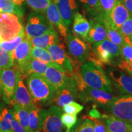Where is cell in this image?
<instances>
[{
    "label": "cell",
    "instance_id": "b9f144b4",
    "mask_svg": "<svg viewBox=\"0 0 132 132\" xmlns=\"http://www.w3.org/2000/svg\"><path fill=\"white\" fill-rule=\"evenodd\" d=\"M11 127H12V132H27V131L14 119L11 120Z\"/></svg>",
    "mask_w": 132,
    "mask_h": 132
},
{
    "label": "cell",
    "instance_id": "cb8c5ba5",
    "mask_svg": "<svg viewBox=\"0 0 132 132\" xmlns=\"http://www.w3.org/2000/svg\"><path fill=\"white\" fill-rule=\"evenodd\" d=\"M28 127L29 132H36L40 130V113L41 109L34 103L28 110Z\"/></svg>",
    "mask_w": 132,
    "mask_h": 132
},
{
    "label": "cell",
    "instance_id": "2e32d148",
    "mask_svg": "<svg viewBox=\"0 0 132 132\" xmlns=\"http://www.w3.org/2000/svg\"><path fill=\"white\" fill-rule=\"evenodd\" d=\"M45 14L47 19L56 28L60 35L65 39L69 33L68 27L64 23L55 3L53 1L50 3Z\"/></svg>",
    "mask_w": 132,
    "mask_h": 132
},
{
    "label": "cell",
    "instance_id": "5b68a950",
    "mask_svg": "<svg viewBox=\"0 0 132 132\" xmlns=\"http://www.w3.org/2000/svg\"><path fill=\"white\" fill-rule=\"evenodd\" d=\"M23 29L20 20L15 15L0 13V42L11 40Z\"/></svg>",
    "mask_w": 132,
    "mask_h": 132
},
{
    "label": "cell",
    "instance_id": "4fadbf2b",
    "mask_svg": "<svg viewBox=\"0 0 132 132\" xmlns=\"http://www.w3.org/2000/svg\"><path fill=\"white\" fill-rule=\"evenodd\" d=\"M110 80L120 93L125 95H132V77L117 69L108 70Z\"/></svg>",
    "mask_w": 132,
    "mask_h": 132
},
{
    "label": "cell",
    "instance_id": "8fae6325",
    "mask_svg": "<svg viewBox=\"0 0 132 132\" xmlns=\"http://www.w3.org/2000/svg\"><path fill=\"white\" fill-rule=\"evenodd\" d=\"M50 54L54 62L60 66L66 73H70L73 70V59L67 54L65 46L62 43L50 45L46 48Z\"/></svg>",
    "mask_w": 132,
    "mask_h": 132
},
{
    "label": "cell",
    "instance_id": "8992f818",
    "mask_svg": "<svg viewBox=\"0 0 132 132\" xmlns=\"http://www.w3.org/2000/svg\"><path fill=\"white\" fill-rule=\"evenodd\" d=\"M105 109L113 116L132 124V95L118 97Z\"/></svg>",
    "mask_w": 132,
    "mask_h": 132
},
{
    "label": "cell",
    "instance_id": "ba28073f",
    "mask_svg": "<svg viewBox=\"0 0 132 132\" xmlns=\"http://www.w3.org/2000/svg\"><path fill=\"white\" fill-rule=\"evenodd\" d=\"M65 39L72 59L81 64L85 63L92 52V48L72 33H68Z\"/></svg>",
    "mask_w": 132,
    "mask_h": 132
},
{
    "label": "cell",
    "instance_id": "5bb4252c",
    "mask_svg": "<svg viewBox=\"0 0 132 132\" xmlns=\"http://www.w3.org/2000/svg\"><path fill=\"white\" fill-rule=\"evenodd\" d=\"M129 16L130 15L127 10L122 3L118 0L110 12L108 19L102 23L105 27L119 29Z\"/></svg>",
    "mask_w": 132,
    "mask_h": 132
},
{
    "label": "cell",
    "instance_id": "f1b7e54d",
    "mask_svg": "<svg viewBox=\"0 0 132 132\" xmlns=\"http://www.w3.org/2000/svg\"><path fill=\"white\" fill-rule=\"evenodd\" d=\"M31 55L34 58L42 61L47 63L48 65L49 64L53 65V64H55V62H54L53 61L50 54L49 53L47 49L32 47L31 51Z\"/></svg>",
    "mask_w": 132,
    "mask_h": 132
},
{
    "label": "cell",
    "instance_id": "4dcf8cb0",
    "mask_svg": "<svg viewBox=\"0 0 132 132\" xmlns=\"http://www.w3.org/2000/svg\"><path fill=\"white\" fill-rule=\"evenodd\" d=\"M118 30L124 38L125 43L132 44V16H130Z\"/></svg>",
    "mask_w": 132,
    "mask_h": 132
},
{
    "label": "cell",
    "instance_id": "1f68e13d",
    "mask_svg": "<svg viewBox=\"0 0 132 132\" xmlns=\"http://www.w3.org/2000/svg\"><path fill=\"white\" fill-rule=\"evenodd\" d=\"M106 31L107 39L114 44L122 47L125 43V39L118 29H114L109 27H105Z\"/></svg>",
    "mask_w": 132,
    "mask_h": 132
},
{
    "label": "cell",
    "instance_id": "74e56055",
    "mask_svg": "<svg viewBox=\"0 0 132 132\" xmlns=\"http://www.w3.org/2000/svg\"><path fill=\"white\" fill-rule=\"evenodd\" d=\"M75 132H94V131L93 122L87 116L85 117V119L75 130Z\"/></svg>",
    "mask_w": 132,
    "mask_h": 132
},
{
    "label": "cell",
    "instance_id": "e0dca14e",
    "mask_svg": "<svg viewBox=\"0 0 132 132\" xmlns=\"http://www.w3.org/2000/svg\"><path fill=\"white\" fill-rule=\"evenodd\" d=\"M22 79L20 75L15 89L12 103H17L21 106L24 107V108L28 110L34 103L27 87L24 85Z\"/></svg>",
    "mask_w": 132,
    "mask_h": 132
},
{
    "label": "cell",
    "instance_id": "7c38bea8",
    "mask_svg": "<svg viewBox=\"0 0 132 132\" xmlns=\"http://www.w3.org/2000/svg\"><path fill=\"white\" fill-rule=\"evenodd\" d=\"M44 77L49 83L59 91L69 84V75L56 64H49Z\"/></svg>",
    "mask_w": 132,
    "mask_h": 132
},
{
    "label": "cell",
    "instance_id": "52a82bcc",
    "mask_svg": "<svg viewBox=\"0 0 132 132\" xmlns=\"http://www.w3.org/2000/svg\"><path fill=\"white\" fill-rule=\"evenodd\" d=\"M20 72L17 69L9 68L0 70L2 97L6 104H12L13 96Z\"/></svg>",
    "mask_w": 132,
    "mask_h": 132
},
{
    "label": "cell",
    "instance_id": "277c9868",
    "mask_svg": "<svg viewBox=\"0 0 132 132\" xmlns=\"http://www.w3.org/2000/svg\"><path fill=\"white\" fill-rule=\"evenodd\" d=\"M53 29H54V27L47 19V16L39 13L32 12L28 16L24 30L25 37L30 39Z\"/></svg>",
    "mask_w": 132,
    "mask_h": 132
},
{
    "label": "cell",
    "instance_id": "ee69618b",
    "mask_svg": "<svg viewBox=\"0 0 132 132\" xmlns=\"http://www.w3.org/2000/svg\"><path fill=\"white\" fill-rule=\"evenodd\" d=\"M87 117L92 119H100V114L96 108H93L89 111V116Z\"/></svg>",
    "mask_w": 132,
    "mask_h": 132
},
{
    "label": "cell",
    "instance_id": "ac0fdd59",
    "mask_svg": "<svg viewBox=\"0 0 132 132\" xmlns=\"http://www.w3.org/2000/svg\"><path fill=\"white\" fill-rule=\"evenodd\" d=\"M55 4L64 23L68 27L73 21L74 15L78 7L76 1L75 0H57Z\"/></svg>",
    "mask_w": 132,
    "mask_h": 132
},
{
    "label": "cell",
    "instance_id": "30bf717a",
    "mask_svg": "<svg viewBox=\"0 0 132 132\" xmlns=\"http://www.w3.org/2000/svg\"><path fill=\"white\" fill-rule=\"evenodd\" d=\"M32 47L30 40L25 37L15 48L11 52L14 62L16 64V68L19 70L22 78L27 64L31 57V51Z\"/></svg>",
    "mask_w": 132,
    "mask_h": 132
},
{
    "label": "cell",
    "instance_id": "603a6c76",
    "mask_svg": "<svg viewBox=\"0 0 132 132\" xmlns=\"http://www.w3.org/2000/svg\"><path fill=\"white\" fill-rule=\"evenodd\" d=\"M48 64L47 63L31 56L26 67L23 78H24V77H28V76L32 73L44 76Z\"/></svg>",
    "mask_w": 132,
    "mask_h": 132
},
{
    "label": "cell",
    "instance_id": "d6a6232c",
    "mask_svg": "<svg viewBox=\"0 0 132 132\" xmlns=\"http://www.w3.org/2000/svg\"><path fill=\"white\" fill-rule=\"evenodd\" d=\"M28 6L34 12L45 14L46 9L52 1L50 0H26Z\"/></svg>",
    "mask_w": 132,
    "mask_h": 132
},
{
    "label": "cell",
    "instance_id": "7bdbcfd3",
    "mask_svg": "<svg viewBox=\"0 0 132 132\" xmlns=\"http://www.w3.org/2000/svg\"><path fill=\"white\" fill-rule=\"evenodd\" d=\"M122 3L129 13L130 16H132V0H119Z\"/></svg>",
    "mask_w": 132,
    "mask_h": 132
},
{
    "label": "cell",
    "instance_id": "ab89813d",
    "mask_svg": "<svg viewBox=\"0 0 132 132\" xmlns=\"http://www.w3.org/2000/svg\"><path fill=\"white\" fill-rule=\"evenodd\" d=\"M120 69L124 70L132 77V60H125L122 59L117 64Z\"/></svg>",
    "mask_w": 132,
    "mask_h": 132
},
{
    "label": "cell",
    "instance_id": "484cf974",
    "mask_svg": "<svg viewBox=\"0 0 132 132\" xmlns=\"http://www.w3.org/2000/svg\"><path fill=\"white\" fill-rule=\"evenodd\" d=\"M13 119L12 109H0V132H12L11 123Z\"/></svg>",
    "mask_w": 132,
    "mask_h": 132
},
{
    "label": "cell",
    "instance_id": "7a4b0ae2",
    "mask_svg": "<svg viewBox=\"0 0 132 132\" xmlns=\"http://www.w3.org/2000/svg\"><path fill=\"white\" fill-rule=\"evenodd\" d=\"M80 73L87 86L113 92L111 81L100 66L92 62H87L81 67Z\"/></svg>",
    "mask_w": 132,
    "mask_h": 132
},
{
    "label": "cell",
    "instance_id": "d6986e66",
    "mask_svg": "<svg viewBox=\"0 0 132 132\" xmlns=\"http://www.w3.org/2000/svg\"><path fill=\"white\" fill-rule=\"evenodd\" d=\"M90 30L86 42L90 44L100 42L107 39L106 28L97 18L90 21Z\"/></svg>",
    "mask_w": 132,
    "mask_h": 132
},
{
    "label": "cell",
    "instance_id": "3957f363",
    "mask_svg": "<svg viewBox=\"0 0 132 132\" xmlns=\"http://www.w3.org/2000/svg\"><path fill=\"white\" fill-rule=\"evenodd\" d=\"M62 112V109L57 105H53L47 110H41L40 130L44 132H63Z\"/></svg>",
    "mask_w": 132,
    "mask_h": 132
},
{
    "label": "cell",
    "instance_id": "f6af8a7d",
    "mask_svg": "<svg viewBox=\"0 0 132 132\" xmlns=\"http://www.w3.org/2000/svg\"><path fill=\"white\" fill-rule=\"evenodd\" d=\"M8 1H11V2L14 3V4L16 5V6H22V5L23 4L24 2L26 0H8Z\"/></svg>",
    "mask_w": 132,
    "mask_h": 132
},
{
    "label": "cell",
    "instance_id": "9c48e42d",
    "mask_svg": "<svg viewBox=\"0 0 132 132\" xmlns=\"http://www.w3.org/2000/svg\"><path fill=\"white\" fill-rule=\"evenodd\" d=\"M118 97L103 90L91 88L87 86L85 90L79 92L78 98L83 102H94L100 106L106 107L108 106L114 100Z\"/></svg>",
    "mask_w": 132,
    "mask_h": 132
},
{
    "label": "cell",
    "instance_id": "60d3db41",
    "mask_svg": "<svg viewBox=\"0 0 132 132\" xmlns=\"http://www.w3.org/2000/svg\"><path fill=\"white\" fill-rule=\"evenodd\" d=\"M88 118V117H87ZM93 122L94 131V132H106V125L104 122L100 120L99 119L89 118Z\"/></svg>",
    "mask_w": 132,
    "mask_h": 132
},
{
    "label": "cell",
    "instance_id": "4316f807",
    "mask_svg": "<svg viewBox=\"0 0 132 132\" xmlns=\"http://www.w3.org/2000/svg\"><path fill=\"white\" fill-rule=\"evenodd\" d=\"M0 13L14 14L21 19L23 16L24 10L22 6H16L8 0H0Z\"/></svg>",
    "mask_w": 132,
    "mask_h": 132
},
{
    "label": "cell",
    "instance_id": "7dc6e473",
    "mask_svg": "<svg viewBox=\"0 0 132 132\" xmlns=\"http://www.w3.org/2000/svg\"><path fill=\"white\" fill-rule=\"evenodd\" d=\"M57 1V0H53V2H54V3H56Z\"/></svg>",
    "mask_w": 132,
    "mask_h": 132
},
{
    "label": "cell",
    "instance_id": "44dd1931",
    "mask_svg": "<svg viewBox=\"0 0 132 132\" xmlns=\"http://www.w3.org/2000/svg\"><path fill=\"white\" fill-rule=\"evenodd\" d=\"M106 132H132V124L113 116L103 115Z\"/></svg>",
    "mask_w": 132,
    "mask_h": 132
},
{
    "label": "cell",
    "instance_id": "681fc988",
    "mask_svg": "<svg viewBox=\"0 0 132 132\" xmlns=\"http://www.w3.org/2000/svg\"><path fill=\"white\" fill-rule=\"evenodd\" d=\"M50 1H53V0H50Z\"/></svg>",
    "mask_w": 132,
    "mask_h": 132
},
{
    "label": "cell",
    "instance_id": "836d02e7",
    "mask_svg": "<svg viewBox=\"0 0 132 132\" xmlns=\"http://www.w3.org/2000/svg\"><path fill=\"white\" fill-rule=\"evenodd\" d=\"M14 63L11 52L0 48V70L11 68L14 65Z\"/></svg>",
    "mask_w": 132,
    "mask_h": 132
},
{
    "label": "cell",
    "instance_id": "83f0119b",
    "mask_svg": "<svg viewBox=\"0 0 132 132\" xmlns=\"http://www.w3.org/2000/svg\"><path fill=\"white\" fill-rule=\"evenodd\" d=\"M118 1V0H99L100 12L97 19L102 22L106 20Z\"/></svg>",
    "mask_w": 132,
    "mask_h": 132
},
{
    "label": "cell",
    "instance_id": "bcb514c9",
    "mask_svg": "<svg viewBox=\"0 0 132 132\" xmlns=\"http://www.w3.org/2000/svg\"><path fill=\"white\" fill-rule=\"evenodd\" d=\"M2 95V89H1V78H0V97Z\"/></svg>",
    "mask_w": 132,
    "mask_h": 132
},
{
    "label": "cell",
    "instance_id": "d590c367",
    "mask_svg": "<svg viewBox=\"0 0 132 132\" xmlns=\"http://www.w3.org/2000/svg\"><path fill=\"white\" fill-rule=\"evenodd\" d=\"M81 2L87 5L89 13L95 18H98L100 15V2L99 0H80Z\"/></svg>",
    "mask_w": 132,
    "mask_h": 132
},
{
    "label": "cell",
    "instance_id": "7402d4cb",
    "mask_svg": "<svg viewBox=\"0 0 132 132\" xmlns=\"http://www.w3.org/2000/svg\"><path fill=\"white\" fill-rule=\"evenodd\" d=\"M32 47L46 49L50 45L59 42V37L55 29L46 32L42 35L29 39Z\"/></svg>",
    "mask_w": 132,
    "mask_h": 132
},
{
    "label": "cell",
    "instance_id": "d4e9b609",
    "mask_svg": "<svg viewBox=\"0 0 132 132\" xmlns=\"http://www.w3.org/2000/svg\"><path fill=\"white\" fill-rule=\"evenodd\" d=\"M13 117L14 119L19 122L25 129L29 131L28 127V110L15 103H12Z\"/></svg>",
    "mask_w": 132,
    "mask_h": 132
},
{
    "label": "cell",
    "instance_id": "f35d334b",
    "mask_svg": "<svg viewBox=\"0 0 132 132\" xmlns=\"http://www.w3.org/2000/svg\"><path fill=\"white\" fill-rule=\"evenodd\" d=\"M122 59L125 60H132V44L125 43L120 47Z\"/></svg>",
    "mask_w": 132,
    "mask_h": 132
},
{
    "label": "cell",
    "instance_id": "c3c4849f",
    "mask_svg": "<svg viewBox=\"0 0 132 132\" xmlns=\"http://www.w3.org/2000/svg\"><path fill=\"white\" fill-rule=\"evenodd\" d=\"M36 132H44V131H43L42 130H38V131H37Z\"/></svg>",
    "mask_w": 132,
    "mask_h": 132
},
{
    "label": "cell",
    "instance_id": "e575fe53",
    "mask_svg": "<svg viewBox=\"0 0 132 132\" xmlns=\"http://www.w3.org/2000/svg\"><path fill=\"white\" fill-rule=\"evenodd\" d=\"M61 120L63 126L65 128L66 132H71L72 128L77 122V115L65 113L61 116Z\"/></svg>",
    "mask_w": 132,
    "mask_h": 132
},
{
    "label": "cell",
    "instance_id": "6da1fadb",
    "mask_svg": "<svg viewBox=\"0 0 132 132\" xmlns=\"http://www.w3.org/2000/svg\"><path fill=\"white\" fill-rule=\"evenodd\" d=\"M26 85L34 103L50 105L58 90L39 74L32 73L28 76Z\"/></svg>",
    "mask_w": 132,
    "mask_h": 132
},
{
    "label": "cell",
    "instance_id": "ffe728a7",
    "mask_svg": "<svg viewBox=\"0 0 132 132\" xmlns=\"http://www.w3.org/2000/svg\"><path fill=\"white\" fill-rule=\"evenodd\" d=\"M73 21V34L86 41L90 30V23L83 15L78 12L74 15Z\"/></svg>",
    "mask_w": 132,
    "mask_h": 132
},
{
    "label": "cell",
    "instance_id": "f546056e",
    "mask_svg": "<svg viewBox=\"0 0 132 132\" xmlns=\"http://www.w3.org/2000/svg\"><path fill=\"white\" fill-rule=\"evenodd\" d=\"M24 37H25V34H24V30L23 29L17 36L11 40L3 41L0 42V48L7 52H11L23 40Z\"/></svg>",
    "mask_w": 132,
    "mask_h": 132
},
{
    "label": "cell",
    "instance_id": "9a60e30c",
    "mask_svg": "<svg viewBox=\"0 0 132 132\" xmlns=\"http://www.w3.org/2000/svg\"><path fill=\"white\" fill-rule=\"evenodd\" d=\"M78 92L76 83L72 77L69 76L68 85L62 90L58 91V93L53 101L52 103L62 108L64 106L72 102H75L78 98Z\"/></svg>",
    "mask_w": 132,
    "mask_h": 132
},
{
    "label": "cell",
    "instance_id": "8d00e7d4",
    "mask_svg": "<svg viewBox=\"0 0 132 132\" xmlns=\"http://www.w3.org/2000/svg\"><path fill=\"white\" fill-rule=\"evenodd\" d=\"M83 108L84 107L82 105L75 102H72L64 106L62 111L65 113L77 115L83 110Z\"/></svg>",
    "mask_w": 132,
    "mask_h": 132
}]
</instances>
